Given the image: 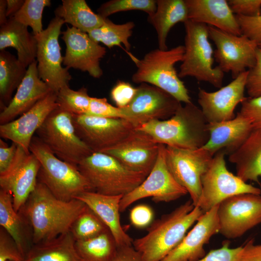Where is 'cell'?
Wrapping results in <instances>:
<instances>
[{
	"label": "cell",
	"mask_w": 261,
	"mask_h": 261,
	"mask_svg": "<svg viewBox=\"0 0 261 261\" xmlns=\"http://www.w3.org/2000/svg\"><path fill=\"white\" fill-rule=\"evenodd\" d=\"M208 123L202 110L192 102L181 103L175 113L165 120H153L136 129L151 137L157 143L184 149L202 147L209 134Z\"/></svg>",
	"instance_id": "3957f363"
},
{
	"label": "cell",
	"mask_w": 261,
	"mask_h": 261,
	"mask_svg": "<svg viewBox=\"0 0 261 261\" xmlns=\"http://www.w3.org/2000/svg\"><path fill=\"white\" fill-rule=\"evenodd\" d=\"M58 107L57 93L51 91L28 111L14 120L0 125L1 138L11 140L29 153L34 134L50 113Z\"/></svg>",
	"instance_id": "44dd1931"
},
{
	"label": "cell",
	"mask_w": 261,
	"mask_h": 261,
	"mask_svg": "<svg viewBox=\"0 0 261 261\" xmlns=\"http://www.w3.org/2000/svg\"><path fill=\"white\" fill-rule=\"evenodd\" d=\"M0 225L13 238L25 258L33 245L31 227L26 217L14 210L11 194L1 188Z\"/></svg>",
	"instance_id": "4316f807"
},
{
	"label": "cell",
	"mask_w": 261,
	"mask_h": 261,
	"mask_svg": "<svg viewBox=\"0 0 261 261\" xmlns=\"http://www.w3.org/2000/svg\"><path fill=\"white\" fill-rule=\"evenodd\" d=\"M123 196L84 192L75 199L83 202L106 225L118 247L132 246L133 239L124 230L120 219V202Z\"/></svg>",
	"instance_id": "cb8c5ba5"
},
{
	"label": "cell",
	"mask_w": 261,
	"mask_h": 261,
	"mask_svg": "<svg viewBox=\"0 0 261 261\" xmlns=\"http://www.w3.org/2000/svg\"><path fill=\"white\" fill-rule=\"evenodd\" d=\"M184 50V45H181L165 50L158 48L148 52L142 59L129 53L137 67L132 76V82L150 84L169 93L180 102H191L188 90L174 67L175 63L182 61Z\"/></svg>",
	"instance_id": "277c9868"
},
{
	"label": "cell",
	"mask_w": 261,
	"mask_h": 261,
	"mask_svg": "<svg viewBox=\"0 0 261 261\" xmlns=\"http://www.w3.org/2000/svg\"><path fill=\"white\" fill-rule=\"evenodd\" d=\"M258 47H259L260 49H261V44H260L258 45Z\"/></svg>",
	"instance_id": "11a10c76"
},
{
	"label": "cell",
	"mask_w": 261,
	"mask_h": 261,
	"mask_svg": "<svg viewBox=\"0 0 261 261\" xmlns=\"http://www.w3.org/2000/svg\"><path fill=\"white\" fill-rule=\"evenodd\" d=\"M241 104L239 113L250 121L253 129H261V96L246 97Z\"/></svg>",
	"instance_id": "bcb514c9"
},
{
	"label": "cell",
	"mask_w": 261,
	"mask_h": 261,
	"mask_svg": "<svg viewBox=\"0 0 261 261\" xmlns=\"http://www.w3.org/2000/svg\"><path fill=\"white\" fill-rule=\"evenodd\" d=\"M77 168L93 190L107 195H122L139 186L147 175L132 171L113 157L93 152L83 160Z\"/></svg>",
	"instance_id": "8992f818"
},
{
	"label": "cell",
	"mask_w": 261,
	"mask_h": 261,
	"mask_svg": "<svg viewBox=\"0 0 261 261\" xmlns=\"http://www.w3.org/2000/svg\"><path fill=\"white\" fill-rule=\"evenodd\" d=\"M223 150L218 152L201 178L202 192L198 206L203 213L232 196L244 193L261 194V189L244 181L226 167Z\"/></svg>",
	"instance_id": "9c48e42d"
},
{
	"label": "cell",
	"mask_w": 261,
	"mask_h": 261,
	"mask_svg": "<svg viewBox=\"0 0 261 261\" xmlns=\"http://www.w3.org/2000/svg\"><path fill=\"white\" fill-rule=\"evenodd\" d=\"M218 205L204 213L180 243L161 261H194L203 257L204 246L219 233Z\"/></svg>",
	"instance_id": "7402d4cb"
},
{
	"label": "cell",
	"mask_w": 261,
	"mask_h": 261,
	"mask_svg": "<svg viewBox=\"0 0 261 261\" xmlns=\"http://www.w3.org/2000/svg\"><path fill=\"white\" fill-rule=\"evenodd\" d=\"M236 175L244 181L259 183L261 177V129H253L241 145L229 156Z\"/></svg>",
	"instance_id": "83f0119b"
},
{
	"label": "cell",
	"mask_w": 261,
	"mask_h": 261,
	"mask_svg": "<svg viewBox=\"0 0 261 261\" xmlns=\"http://www.w3.org/2000/svg\"><path fill=\"white\" fill-rule=\"evenodd\" d=\"M64 23L63 19L55 16L45 29L35 36L37 43L36 60L39 77L56 93L62 87L69 86L72 79L69 69L62 66L63 57L58 42L61 29Z\"/></svg>",
	"instance_id": "30bf717a"
},
{
	"label": "cell",
	"mask_w": 261,
	"mask_h": 261,
	"mask_svg": "<svg viewBox=\"0 0 261 261\" xmlns=\"http://www.w3.org/2000/svg\"><path fill=\"white\" fill-rule=\"evenodd\" d=\"M134 26L132 21L117 24L107 18L103 24L87 34L94 41L102 43L109 48L123 44L129 51L131 47L129 39Z\"/></svg>",
	"instance_id": "e575fe53"
},
{
	"label": "cell",
	"mask_w": 261,
	"mask_h": 261,
	"mask_svg": "<svg viewBox=\"0 0 261 261\" xmlns=\"http://www.w3.org/2000/svg\"><path fill=\"white\" fill-rule=\"evenodd\" d=\"M137 90V87L128 82L118 81L111 90L110 97L116 107L123 108L131 102Z\"/></svg>",
	"instance_id": "ee69618b"
},
{
	"label": "cell",
	"mask_w": 261,
	"mask_h": 261,
	"mask_svg": "<svg viewBox=\"0 0 261 261\" xmlns=\"http://www.w3.org/2000/svg\"><path fill=\"white\" fill-rule=\"evenodd\" d=\"M75 248L82 261H112L118 249L109 230L89 239L76 241Z\"/></svg>",
	"instance_id": "836d02e7"
},
{
	"label": "cell",
	"mask_w": 261,
	"mask_h": 261,
	"mask_svg": "<svg viewBox=\"0 0 261 261\" xmlns=\"http://www.w3.org/2000/svg\"><path fill=\"white\" fill-rule=\"evenodd\" d=\"M70 232L53 239L33 245L24 261H82Z\"/></svg>",
	"instance_id": "4dcf8cb0"
},
{
	"label": "cell",
	"mask_w": 261,
	"mask_h": 261,
	"mask_svg": "<svg viewBox=\"0 0 261 261\" xmlns=\"http://www.w3.org/2000/svg\"><path fill=\"white\" fill-rule=\"evenodd\" d=\"M242 246L230 247L228 241H225L221 247L210 250L202 258L194 261H240Z\"/></svg>",
	"instance_id": "f6af8a7d"
},
{
	"label": "cell",
	"mask_w": 261,
	"mask_h": 261,
	"mask_svg": "<svg viewBox=\"0 0 261 261\" xmlns=\"http://www.w3.org/2000/svg\"><path fill=\"white\" fill-rule=\"evenodd\" d=\"M52 91L39 77L36 60L28 67L26 73L9 104L0 113V125L20 116Z\"/></svg>",
	"instance_id": "603a6c76"
},
{
	"label": "cell",
	"mask_w": 261,
	"mask_h": 261,
	"mask_svg": "<svg viewBox=\"0 0 261 261\" xmlns=\"http://www.w3.org/2000/svg\"><path fill=\"white\" fill-rule=\"evenodd\" d=\"M228 2L235 15L252 17L261 14V0H229Z\"/></svg>",
	"instance_id": "7dc6e473"
},
{
	"label": "cell",
	"mask_w": 261,
	"mask_h": 261,
	"mask_svg": "<svg viewBox=\"0 0 261 261\" xmlns=\"http://www.w3.org/2000/svg\"><path fill=\"white\" fill-rule=\"evenodd\" d=\"M36 133L58 158L76 166L93 153L77 135L72 115L58 107Z\"/></svg>",
	"instance_id": "ba28073f"
},
{
	"label": "cell",
	"mask_w": 261,
	"mask_h": 261,
	"mask_svg": "<svg viewBox=\"0 0 261 261\" xmlns=\"http://www.w3.org/2000/svg\"><path fill=\"white\" fill-rule=\"evenodd\" d=\"M112 261H142V259L140 253L132 246H130L118 247Z\"/></svg>",
	"instance_id": "816d5d0a"
},
{
	"label": "cell",
	"mask_w": 261,
	"mask_h": 261,
	"mask_svg": "<svg viewBox=\"0 0 261 261\" xmlns=\"http://www.w3.org/2000/svg\"><path fill=\"white\" fill-rule=\"evenodd\" d=\"M209 138L202 147L214 156L223 150L230 155L246 140L253 128L250 121L239 112L233 119L208 123Z\"/></svg>",
	"instance_id": "d4e9b609"
},
{
	"label": "cell",
	"mask_w": 261,
	"mask_h": 261,
	"mask_svg": "<svg viewBox=\"0 0 261 261\" xmlns=\"http://www.w3.org/2000/svg\"><path fill=\"white\" fill-rule=\"evenodd\" d=\"M188 20L236 35L241 31L226 0H185Z\"/></svg>",
	"instance_id": "484cf974"
},
{
	"label": "cell",
	"mask_w": 261,
	"mask_h": 261,
	"mask_svg": "<svg viewBox=\"0 0 261 261\" xmlns=\"http://www.w3.org/2000/svg\"><path fill=\"white\" fill-rule=\"evenodd\" d=\"M242 35L259 45L261 44V14L256 16L235 15Z\"/></svg>",
	"instance_id": "7bdbcfd3"
},
{
	"label": "cell",
	"mask_w": 261,
	"mask_h": 261,
	"mask_svg": "<svg viewBox=\"0 0 261 261\" xmlns=\"http://www.w3.org/2000/svg\"><path fill=\"white\" fill-rule=\"evenodd\" d=\"M54 13L65 23L87 33L101 26L107 19L93 12L85 0H62Z\"/></svg>",
	"instance_id": "1f68e13d"
},
{
	"label": "cell",
	"mask_w": 261,
	"mask_h": 261,
	"mask_svg": "<svg viewBox=\"0 0 261 261\" xmlns=\"http://www.w3.org/2000/svg\"><path fill=\"white\" fill-rule=\"evenodd\" d=\"M108 230L99 218L86 206L73 222L70 232L75 241H80L93 238Z\"/></svg>",
	"instance_id": "d590c367"
},
{
	"label": "cell",
	"mask_w": 261,
	"mask_h": 261,
	"mask_svg": "<svg viewBox=\"0 0 261 261\" xmlns=\"http://www.w3.org/2000/svg\"><path fill=\"white\" fill-rule=\"evenodd\" d=\"M188 20L185 0H156V10L148 17L149 22L155 28L158 37L159 48L167 50L166 40L171 29L179 22Z\"/></svg>",
	"instance_id": "f546056e"
},
{
	"label": "cell",
	"mask_w": 261,
	"mask_h": 261,
	"mask_svg": "<svg viewBox=\"0 0 261 261\" xmlns=\"http://www.w3.org/2000/svg\"><path fill=\"white\" fill-rule=\"evenodd\" d=\"M13 47L17 52L18 60L27 68L36 60L37 43L33 33L28 27L9 18L0 28V50Z\"/></svg>",
	"instance_id": "f1b7e54d"
},
{
	"label": "cell",
	"mask_w": 261,
	"mask_h": 261,
	"mask_svg": "<svg viewBox=\"0 0 261 261\" xmlns=\"http://www.w3.org/2000/svg\"><path fill=\"white\" fill-rule=\"evenodd\" d=\"M17 58L5 50L0 52V102L2 111L10 102L27 70Z\"/></svg>",
	"instance_id": "d6a6232c"
},
{
	"label": "cell",
	"mask_w": 261,
	"mask_h": 261,
	"mask_svg": "<svg viewBox=\"0 0 261 261\" xmlns=\"http://www.w3.org/2000/svg\"><path fill=\"white\" fill-rule=\"evenodd\" d=\"M40 166L34 154L26 152L17 145L11 167L5 174L0 175V188L11 194L16 211L22 208L35 189Z\"/></svg>",
	"instance_id": "ac0fdd59"
},
{
	"label": "cell",
	"mask_w": 261,
	"mask_h": 261,
	"mask_svg": "<svg viewBox=\"0 0 261 261\" xmlns=\"http://www.w3.org/2000/svg\"><path fill=\"white\" fill-rule=\"evenodd\" d=\"M127 106L120 108L125 119L135 128L153 120H165L175 113L181 102L160 88L146 83L137 87Z\"/></svg>",
	"instance_id": "2e32d148"
},
{
	"label": "cell",
	"mask_w": 261,
	"mask_h": 261,
	"mask_svg": "<svg viewBox=\"0 0 261 261\" xmlns=\"http://www.w3.org/2000/svg\"><path fill=\"white\" fill-rule=\"evenodd\" d=\"M217 216L219 233L228 239L240 237L261 223V194L230 197L219 204Z\"/></svg>",
	"instance_id": "7c38bea8"
},
{
	"label": "cell",
	"mask_w": 261,
	"mask_h": 261,
	"mask_svg": "<svg viewBox=\"0 0 261 261\" xmlns=\"http://www.w3.org/2000/svg\"><path fill=\"white\" fill-rule=\"evenodd\" d=\"M247 71L218 90L199 88L198 102L207 123L220 122L235 117L234 110L246 98L245 96Z\"/></svg>",
	"instance_id": "ffe728a7"
},
{
	"label": "cell",
	"mask_w": 261,
	"mask_h": 261,
	"mask_svg": "<svg viewBox=\"0 0 261 261\" xmlns=\"http://www.w3.org/2000/svg\"><path fill=\"white\" fill-rule=\"evenodd\" d=\"M246 89L248 97L261 96V49L258 47L256 52V62L251 68L247 70Z\"/></svg>",
	"instance_id": "60d3db41"
},
{
	"label": "cell",
	"mask_w": 261,
	"mask_h": 261,
	"mask_svg": "<svg viewBox=\"0 0 261 261\" xmlns=\"http://www.w3.org/2000/svg\"><path fill=\"white\" fill-rule=\"evenodd\" d=\"M156 10L154 0H111L105 2L97 10L98 14L104 18L120 12L139 10L146 13L148 17Z\"/></svg>",
	"instance_id": "f35d334b"
},
{
	"label": "cell",
	"mask_w": 261,
	"mask_h": 261,
	"mask_svg": "<svg viewBox=\"0 0 261 261\" xmlns=\"http://www.w3.org/2000/svg\"><path fill=\"white\" fill-rule=\"evenodd\" d=\"M91 97L87 89L82 87L74 90L66 86L57 93L58 107L72 115H86L88 110Z\"/></svg>",
	"instance_id": "8d00e7d4"
},
{
	"label": "cell",
	"mask_w": 261,
	"mask_h": 261,
	"mask_svg": "<svg viewBox=\"0 0 261 261\" xmlns=\"http://www.w3.org/2000/svg\"><path fill=\"white\" fill-rule=\"evenodd\" d=\"M29 151L40 163L38 181L58 199L69 201L84 192L93 191L77 166L58 158L37 136L32 139Z\"/></svg>",
	"instance_id": "5b68a950"
},
{
	"label": "cell",
	"mask_w": 261,
	"mask_h": 261,
	"mask_svg": "<svg viewBox=\"0 0 261 261\" xmlns=\"http://www.w3.org/2000/svg\"><path fill=\"white\" fill-rule=\"evenodd\" d=\"M159 146L149 135L135 128L121 141L102 152L129 169L148 175L157 160Z\"/></svg>",
	"instance_id": "d6986e66"
},
{
	"label": "cell",
	"mask_w": 261,
	"mask_h": 261,
	"mask_svg": "<svg viewBox=\"0 0 261 261\" xmlns=\"http://www.w3.org/2000/svg\"><path fill=\"white\" fill-rule=\"evenodd\" d=\"M8 18L7 16L6 0H0V25H4L7 22Z\"/></svg>",
	"instance_id": "db71d44e"
},
{
	"label": "cell",
	"mask_w": 261,
	"mask_h": 261,
	"mask_svg": "<svg viewBox=\"0 0 261 261\" xmlns=\"http://www.w3.org/2000/svg\"><path fill=\"white\" fill-rule=\"evenodd\" d=\"M86 115L108 118H123L120 108L110 104L105 98L91 97L89 107Z\"/></svg>",
	"instance_id": "ab89813d"
},
{
	"label": "cell",
	"mask_w": 261,
	"mask_h": 261,
	"mask_svg": "<svg viewBox=\"0 0 261 261\" xmlns=\"http://www.w3.org/2000/svg\"><path fill=\"white\" fill-rule=\"evenodd\" d=\"M184 24L185 50L179 77L191 76L221 87L224 72L218 66L213 67L214 51L209 41L208 26L190 20Z\"/></svg>",
	"instance_id": "52a82bcc"
},
{
	"label": "cell",
	"mask_w": 261,
	"mask_h": 261,
	"mask_svg": "<svg viewBox=\"0 0 261 261\" xmlns=\"http://www.w3.org/2000/svg\"><path fill=\"white\" fill-rule=\"evenodd\" d=\"M17 145L12 143L10 146L0 139V175L5 174L11 167L14 160Z\"/></svg>",
	"instance_id": "681fc988"
},
{
	"label": "cell",
	"mask_w": 261,
	"mask_h": 261,
	"mask_svg": "<svg viewBox=\"0 0 261 261\" xmlns=\"http://www.w3.org/2000/svg\"><path fill=\"white\" fill-rule=\"evenodd\" d=\"M13 238L2 228H0V261H24Z\"/></svg>",
	"instance_id": "b9f144b4"
},
{
	"label": "cell",
	"mask_w": 261,
	"mask_h": 261,
	"mask_svg": "<svg viewBox=\"0 0 261 261\" xmlns=\"http://www.w3.org/2000/svg\"><path fill=\"white\" fill-rule=\"evenodd\" d=\"M66 49L63 64L68 69L73 68L87 72L96 78L103 74L100 60L105 56V47L92 40L87 33L74 27H67L61 32Z\"/></svg>",
	"instance_id": "e0dca14e"
},
{
	"label": "cell",
	"mask_w": 261,
	"mask_h": 261,
	"mask_svg": "<svg viewBox=\"0 0 261 261\" xmlns=\"http://www.w3.org/2000/svg\"><path fill=\"white\" fill-rule=\"evenodd\" d=\"M51 4L50 0H25L13 18L27 27H30L33 34L36 36L44 30L42 25L43 11Z\"/></svg>",
	"instance_id": "74e56055"
},
{
	"label": "cell",
	"mask_w": 261,
	"mask_h": 261,
	"mask_svg": "<svg viewBox=\"0 0 261 261\" xmlns=\"http://www.w3.org/2000/svg\"><path fill=\"white\" fill-rule=\"evenodd\" d=\"M240 261H261V244L254 243L250 239L242 246Z\"/></svg>",
	"instance_id": "f907efd6"
},
{
	"label": "cell",
	"mask_w": 261,
	"mask_h": 261,
	"mask_svg": "<svg viewBox=\"0 0 261 261\" xmlns=\"http://www.w3.org/2000/svg\"><path fill=\"white\" fill-rule=\"evenodd\" d=\"M203 214L191 200L188 201L152 221L146 234L133 240L132 246L140 253L142 261H161Z\"/></svg>",
	"instance_id": "7a4b0ae2"
},
{
	"label": "cell",
	"mask_w": 261,
	"mask_h": 261,
	"mask_svg": "<svg viewBox=\"0 0 261 261\" xmlns=\"http://www.w3.org/2000/svg\"><path fill=\"white\" fill-rule=\"evenodd\" d=\"M153 218V212L146 204H139L133 207L130 214L131 223L135 227L145 228L150 224Z\"/></svg>",
	"instance_id": "c3c4849f"
},
{
	"label": "cell",
	"mask_w": 261,
	"mask_h": 261,
	"mask_svg": "<svg viewBox=\"0 0 261 261\" xmlns=\"http://www.w3.org/2000/svg\"><path fill=\"white\" fill-rule=\"evenodd\" d=\"M25 0H6L7 16L13 18L22 6Z\"/></svg>",
	"instance_id": "f5cc1de1"
},
{
	"label": "cell",
	"mask_w": 261,
	"mask_h": 261,
	"mask_svg": "<svg viewBox=\"0 0 261 261\" xmlns=\"http://www.w3.org/2000/svg\"><path fill=\"white\" fill-rule=\"evenodd\" d=\"M209 38L216 49L214 59L224 72L233 79L254 65L258 45L245 35H236L208 26Z\"/></svg>",
	"instance_id": "5bb4252c"
},
{
	"label": "cell",
	"mask_w": 261,
	"mask_h": 261,
	"mask_svg": "<svg viewBox=\"0 0 261 261\" xmlns=\"http://www.w3.org/2000/svg\"><path fill=\"white\" fill-rule=\"evenodd\" d=\"M167 167L177 182L189 193L194 206L202 192L201 178L214 157L203 147L184 149L165 145Z\"/></svg>",
	"instance_id": "8fae6325"
},
{
	"label": "cell",
	"mask_w": 261,
	"mask_h": 261,
	"mask_svg": "<svg viewBox=\"0 0 261 261\" xmlns=\"http://www.w3.org/2000/svg\"><path fill=\"white\" fill-rule=\"evenodd\" d=\"M77 135L93 152H102L116 145L135 129L128 120L87 115H72Z\"/></svg>",
	"instance_id": "9a60e30c"
},
{
	"label": "cell",
	"mask_w": 261,
	"mask_h": 261,
	"mask_svg": "<svg viewBox=\"0 0 261 261\" xmlns=\"http://www.w3.org/2000/svg\"><path fill=\"white\" fill-rule=\"evenodd\" d=\"M165 149V145L160 144L158 157L153 169L139 186L122 197L119 205L120 212L145 198L151 197L156 203L170 202L188 193L169 171L166 162Z\"/></svg>",
	"instance_id": "4fadbf2b"
},
{
	"label": "cell",
	"mask_w": 261,
	"mask_h": 261,
	"mask_svg": "<svg viewBox=\"0 0 261 261\" xmlns=\"http://www.w3.org/2000/svg\"><path fill=\"white\" fill-rule=\"evenodd\" d=\"M86 207L76 199L69 201L58 199L38 181L35 189L18 211L26 217L31 227L34 245L70 232L73 222Z\"/></svg>",
	"instance_id": "6da1fadb"
}]
</instances>
